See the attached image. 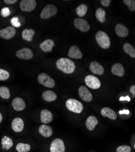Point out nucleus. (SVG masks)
<instances>
[{
    "label": "nucleus",
    "mask_w": 135,
    "mask_h": 152,
    "mask_svg": "<svg viewBox=\"0 0 135 152\" xmlns=\"http://www.w3.org/2000/svg\"><path fill=\"white\" fill-rule=\"evenodd\" d=\"M35 31L32 29H24L22 32V38L24 40L28 42H32L34 35H35Z\"/></svg>",
    "instance_id": "393cba45"
},
{
    "label": "nucleus",
    "mask_w": 135,
    "mask_h": 152,
    "mask_svg": "<svg viewBox=\"0 0 135 152\" xmlns=\"http://www.w3.org/2000/svg\"><path fill=\"white\" fill-rule=\"evenodd\" d=\"M11 14V12L10 11L8 7H3L1 10V15L5 18L9 17Z\"/></svg>",
    "instance_id": "c9c22d12"
},
{
    "label": "nucleus",
    "mask_w": 135,
    "mask_h": 152,
    "mask_svg": "<svg viewBox=\"0 0 135 152\" xmlns=\"http://www.w3.org/2000/svg\"><path fill=\"white\" fill-rule=\"evenodd\" d=\"M53 119L52 113L48 110H43L40 113V120L43 124L50 123Z\"/></svg>",
    "instance_id": "dca6fc26"
},
{
    "label": "nucleus",
    "mask_w": 135,
    "mask_h": 152,
    "mask_svg": "<svg viewBox=\"0 0 135 152\" xmlns=\"http://www.w3.org/2000/svg\"><path fill=\"white\" fill-rule=\"evenodd\" d=\"M68 56L72 58L75 59H80L83 57L82 53H81L79 48L76 45L70 47Z\"/></svg>",
    "instance_id": "4468645a"
},
{
    "label": "nucleus",
    "mask_w": 135,
    "mask_h": 152,
    "mask_svg": "<svg viewBox=\"0 0 135 152\" xmlns=\"http://www.w3.org/2000/svg\"><path fill=\"white\" fill-rule=\"evenodd\" d=\"M124 3L128 7L130 11H135V1L134 0H124Z\"/></svg>",
    "instance_id": "2f4dec72"
},
{
    "label": "nucleus",
    "mask_w": 135,
    "mask_h": 152,
    "mask_svg": "<svg viewBox=\"0 0 135 152\" xmlns=\"http://www.w3.org/2000/svg\"><path fill=\"white\" fill-rule=\"evenodd\" d=\"M38 81L42 85L47 88H51L55 86L54 80L46 73H41L39 75Z\"/></svg>",
    "instance_id": "20e7f679"
},
{
    "label": "nucleus",
    "mask_w": 135,
    "mask_h": 152,
    "mask_svg": "<svg viewBox=\"0 0 135 152\" xmlns=\"http://www.w3.org/2000/svg\"><path fill=\"white\" fill-rule=\"evenodd\" d=\"M16 34V30L13 26H8L0 30V37L5 40L12 39Z\"/></svg>",
    "instance_id": "9b49d317"
},
{
    "label": "nucleus",
    "mask_w": 135,
    "mask_h": 152,
    "mask_svg": "<svg viewBox=\"0 0 135 152\" xmlns=\"http://www.w3.org/2000/svg\"><path fill=\"white\" fill-rule=\"evenodd\" d=\"M90 69L93 73L99 75L103 74L105 71L104 67L97 61H93L91 63Z\"/></svg>",
    "instance_id": "f3484780"
},
{
    "label": "nucleus",
    "mask_w": 135,
    "mask_h": 152,
    "mask_svg": "<svg viewBox=\"0 0 135 152\" xmlns=\"http://www.w3.org/2000/svg\"><path fill=\"white\" fill-rule=\"evenodd\" d=\"M36 3L35 0H22L20 2V7L22 11L32 12L36 7Z\"/></svg>",
    "instance_id": "1a4fd4ad"
},
{
    "label": "nucleus",
    "mask_w": 135,
    "mask_h": 152,
    "mask_svg": "<svg viewBox=\"0 0 135 152\" xmlns=\"http://www.w3.org/2000/svg\"><path fill=\"white\" fill-rule=\"evenodd\" d=\"M96 40L102 48L107 49L110 46V39L108 35L104 31H98L96 34Z\"/></svg>",
    "instance_id": "f03ea898"
},
{
    "label": "nucleus",
    "mask_w": 135,
    "mask_h": 152,
    "mask_svg": "<svg viewBox=\"0 0 135 152\" xmlns=\"http://www.w3.org/2000/svg\"><path fill=\"white\" fill-rule=\"evenodd\" d=\"M39 132L40 134L45 137H50L53 135V129L51 126L45 124H43L40 126Z\"/></svg>",
    "instance_id": "6ab92c4d"
},
{
    "label": "nucleus",
    "mask_w": 135,
    "mask_h": 152,
    "mask_svg": "<svg viewBox=\"0 0 135 152\" xmlns=\"http://www.w3.org/2000/svg\"><path fill=\"white\" fill-rule=\"evenodd\" d=\"M131 148L128 145H121L116 148V152H131Z\"/></svg>",
    "instance_id": "72a5a7b5"
},
{
    "label": "nucleus",
    "mask_w": 135,
    "mask_h": 152,
    "mask_svg": "<svg viewBox=\"0 0 135 152\" xmlns=\"http://www.w3.org/2000/svg\"><path fill=\"white\" fill-rule=\"evenodd\" d=\"M106 12L102 8H98L96 12V17L101 23H103L105 21Z\"/></svg>",
    "instance_id": "bb28decb"
},
{
    "label": "nucleus",
    "mask_w": 135,
    "mask_h": 152,
    "mask_svg": "<svg viewBox=\"0 0 135 152\" xmlns=\"http://www.w3.org/2000/svg\"><path fill=\"white\" fill-rule=\"evenodd\" d=\"M79 94L80 97L85 102H90L93 99V96L91 92L85 86H80L79 89Z\"/></svg>",
    "instance_id": "f8f14e48"
},
{
    "label": "nucleus",
    "mask_w": 135,
    "mask_h": 152,
    "mask_svg": "<svg viewBox=\"0 0 135 152\" xmlns=\"http://www.w3.org/2000/svg\"><path fill=\"white\" fill-rule=\"evenodd\" d=\"M17 0H4V2L7 4H13L17 2Z\"/></svg>",
    "instance_id": "4c0bfd02"
},
{
    "label": "nucleus",
    "mask_w": 135,
    "mask_h": 152,
    "mask_svg": "<svg viewBox=\"0 0 135 152\" xmlns=\"http://www.w3.org/2000/svg\"><path fill=\"white\" fill-rule=\"evenodd\" d=\"M57 8L55 5L48 4L42 10L40 17L43 19H47L54 16L57 12Z\"/></svg>",
    "instance_id": "39448f33"
},
{
    "label": "nucleus",
    "mask_w": 135,
    "mask_h": 152,
    "mask_svg": "<svg viewBox=\"0 0 135 152\" xmlns=\"http://www.w3.org/2000/svg\"><path fill=\"white\" fill-rule=\"evenodd\" d=\"M86 85L91 89L97 90L101 87V83L99 79L93 75H88L85 79Z\"/></svg>",
    "instance_id": "423d86ee"
},
{
    "label": "nucleus",
    "mask_w": 135,
    "mask_h": 152,
    "mask_svg": "<svg viewBox=\"0 0 135 152\" xmlns=\"http://www.w3.org/2000/svg\"><path fill=\"white\" fill-rule=\"evenodd\" d=\"M66 107L68 110L75 113H80L83 109V104L74 99H69L66 102Z\"/></svg>",
    "instance_id": "7ed1b4c3"
},
{
    "label": "nucleus",
    "mask_w": 135,
    "mask_h": 152,
    "mask_svg": "<svg viewBox=\"0 0 135 152\" xmlns=\"http://www.w3.org/2000/svg\"><path fill=\"white\" fill-rule=\"evenodd\" d=\"M101 115L105 118L115 120L117 118L116 113L112 109L108 107H104L101 110Z\"/></svg>",
    "instance_id": "412c9836"
},
{
    "label": "nucleus",
    "mask_w": 135,
    "mask_h": 152,
    "mask_svg": "<svg viewBox=\"0 0 135 152\" xmlns=\"http://www.w3.org/2000/svg\"><path fill=\"white\" fill-rule=\"evenodd\" d=\"M32 50L28 48H23L16 53V56L22 60H30L33 57Z\"/></svg>",
    "instance_id": "9d476101"
},
{
    "label": "nucleus",
    "mask_w": 135,
    "mask_h": 152,
    "mask_svg": "<svg viewBox=\"0 0 135 152\" xmlns=\"http://www.w3.org/2000/svg\"><path fill=\"white\" fill-rule=\"evenodd\" d=\"M0 96L4 99H9L10 97L9 89L4 86H0Z\"/></svg>",
    "instance_id": "c756f323"
},
{
    "label": "nucleus",
    "mask_w": 135,
    "mask_h": 152,
    "mask_svg": "<svg viewBox=\"0 0 135 152\" xmlns=\"http://www.w3.org/2000/svg\"><path fill=\"white\" fill-rule=\"evenodd\" d=\"M111 2V0H101V4L105 7H108Z\"/></svg>",
    "instance_id": "e433bc0d"
},
{
    "label": "nucleus",
    "mask_w": 135,
    "mask_h": 152,
    "mask_svg": "<svg viewBox=\"0 0 135 152\" xmlns=\"http://www.w3.org/2000/svg\"><path fill=\"white\" fill-rule=\"evenodd\" d=\"M10 23L14 28H19L21 26V23L17 17H13L10 20Z\"/></svg>",
    "instance_id": "f704fd0d"
},
{
    "label": "nucleus",
    "mask_w": 135,
    "mask_h": 152,
    "mask_svg": "<svg viewBox=\"0 0 135 152\" xmlns=\"http://www.w3.org/2000/svg\"><path fill=\"white\" fill-rule=\"evenodd\" d=\"M55 45L54 42L53 40L47 39L43 41L40 45V48L45 53L51 52L54 46Z\"/></svg>",
    "instance_id": "a211bd4d"
},
{
    "label": "nucleus",
    "mask_w": 135,
    "mask_h": 152,
    "mask_svg": "<svg viewBox=\"0 0 135 152\" xmlns=\"http://www.w3.org/2000/svg\"><path fill=\"white\" fill-rule=\"evenodd\" d=\"M57 68L65 74H72L76 69L75 63L67 58H61L56 61Z\"/></svg>",
    "instance_id": "f257e3e1"
},
{
    "label": "nucleus",
    "mask_w": 135,
    "mask_h": 152,
    "mask_svg": "<svg viewBox=\"0 0 135 152\" xmlns=\"http://www.w3.org/2000/svg\"><path fill=\"white\" fill-rule=\"evenodd\" d=\"M12 129L15 132L20 133L23 131L24 129V122L20 118H16L13 119L12 122Z\"/></svg>",
    "instance_id": "ddd939ff"
},
{
    "label": "nucleus",
    "mask_w": 135,
    "mask_h": 152,
    "mask_svg": "<svg viewBox=\"0 0 135 152\" xmlns=\"http://www.w3.org/2000/svg\"><path fill=\"white\" fill-rule=\"evenodd\" d=\"M74 25L82 32H88L90 29V26L88 21L82 18H77L74 20Z\"/></svg>",
    "instance_id": "6e6552de"
},
{
    "label": "nucleus",
    "mask_w": 135,
    "mask_h": 152,
    "mask_svg": "<svg viewBox=\"0 0 135 152\" xmlns=\"http://www.w3.org/2000/svg\"><path fill=\"white\" fill-rule=\"evenodd\" d=\"M18 152H29L31 150V145L29 144L18 143L16 146Z\"/></svg>",
    "instance_id": "7c9ffc66"
},
{
    "label": "nucleus",
    "mask_w": 135,
    "mask_h": 152,
    "mask_svg": "<svg viewBox=\"0 0 135 152\" xmlns=\"http://www.w3.org/2000/svg\"><path fill=\"white\" fill-rule=\"evenodd\" d=\"M87 6L85 4H82L76 8V13L79 17H83L87 14Z\"/></svg>",
    "instance_id": "c85d7f7f"
},
{
    "label": "nucleus",
    "mask_w": 135,
    "mask_h": 152,
    "mask_svg": "<svg viewBox=\"0 0 135 152\" xmlns=\"http://www.w3.org/2000/svg\"><path fill=\"white\" fill-rule=\"evenodd\" d=\"M51 152H65V146L62 139L60 138L55 139L50 146Z\"/></svg>",
    "instance_id": "0eeeda50"
},
{
    "label": "nucleus",
    "mask_w": 135,
    "mask_h": 152,
    "mask_svg": "<svg viewBox=\"0 0 135 152\" xmlns=\"http://www.w3.org/2000/svg\"><path fill=\"white\" fill-rule=\"evenodd\" d=\"M12 105L14 109L17 111H23L26 108V104L23 99L20 97H15L12 100Z\"/></svg>",
    "instance_id": "2eb2a0df"
},
{
    "label": "nucleus",
    "mask_w": 135,
    "mask_h": 152,
    "mask_svg": "<svg viewBox=\"0 0 135 152\" xmlns=\"http://www.w3.org/2000/svg\"><path fill=\"white\" fill-rule=\"evenodd\" d=\"M9 72L6 70L0 69V80H6L9 78Z\"/></svg>",
    "instance_id": "473e14b6"
},
{
    "label": "nucleus",
    "mask_w": 135,
    "mask_h": 152,
    "mask_svg": "<svg viewBox=\"0 0 135 152\" xmlns=\"http://www.w3.org/2000/svg\"><path fill=\"white\" fill-rule=\"evenodd\" d=\"M112 72L119 77H122L125 74V70L123 65L120 63H116L112 68Z\"/></svg>",
    "instance_id": "4be33fe9"
},
{
    "label": "nucleus",
    "mask_w": 135,
    "mask_h": 152,
    "mask_svg": "<svg viewBox=\"0 0 135 152\" xmlns=\"http://www.w3.org/2000/svg\"><path fill=\"white\" fill-rule=\"evenodd\" d=\"M123 49L126 54L133 58H135V49L131 44L125 43L123 46Z\"/></svg>",
    "instance_id": "cd10ccee"
},
{
    "label": "nucleus",
    "mask_w": 135,
    "mask_h": 152,
    "mask_svg": "<svg viewBox=\"0 0 135 152\" xmlns=\"http://www.w3.org/2000/svg\"><path fill=\"white\" fill-rule=\"evenodd\" d=\"M130 93L133 94V97H135V85H133L130 86Z\"/></svg>",
    "instance_id": "58836bf2"
},
{
    "label": "nucleus",
    "mask_w": 135,
    "mask_h": 152,
    "mask_svg": "<svg viewBox=\"0 0 135 152\" xmlns=\"http://www.w3.org/2000/svg\"><path fill=\"white\" fill-rule=\"evenodd\" d=\"M2 120H3V116L1 115V113H0V124H1V122H2Z\"/></svg>",
    "instance_id": "ea45409f"
},
{
    "label": "nucleus",
    "mask_w": 135,
    "mask_h": 152,
    "mask_svg": "<svg viewBox=\"0 0 135 152\" xmlns=\"http://www.w3.org/2000/svg\"><path fill=\"white\" fill-rule=\"evenodd\" d=\"M98 124L97 119L94 116H90L86 120V126L88 130L93 131Z\"/></svg>",
    "instance_id": "b1692460"
},
{
    "label": "nucleus",
    "mask_w": 135,
    "mask_h": 152,
    "mask_svg": "<svg viewBox=\"0 0 135 152\" xmlns=\"http://www.w3.org/2000/svg\"><path fill=\"white\" fill-rule=\"evenodd\" d=\"M1 145L3 149L8 150L13 145V141L11 138L7 136H4L1 140Z\"/></svg>",
    "instance_id": "a878e982"
},
{
    "label": "nucleus",
    "mask_w": 135,
    "mask_h": 152,
    "mask_svg": "<svg viewBox=\"0 0 135 152\" xmlns=\"http://www.w3.org/2000/svg\"><path fill=\"white\" fill-rule=\"evenodd\" d=\"M115 31L116 34L122 38H125L128 35V29L124 25L122 24H117L115 27Z\"/></svg>",
    "instance_id": "aec40b11"
},
{
    "label": "nucleus",
    "mask_w": 135,
    "mask_h": 152,
    "mask_svg": "<svg viewBox=\"0 0 135 152\" xmlns=\"http://www.w3.org/2000/svg\"><path fill=\"white\" fill-rule=\"evenodd\" d=\"M42 97L45 101H46V102H53V101H55L57 99V96L53 91L46 90L42 93Z\"/></svg>",
    "instance_id": "5701e85b"
}]
</instances>
